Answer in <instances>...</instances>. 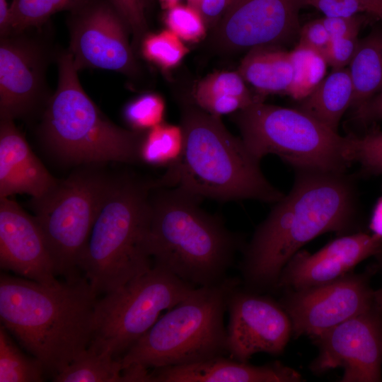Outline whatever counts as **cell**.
I'll list each match as a JSON object with an SVG mask.
<instances>
[{
  "label": "cell",
  "instance_id": "cell-1",
  "mask_svg": "<svg viewBox=\"0 0 382 382\" xmlns=\"http://www.w3.org/2000/svg\"><path fill=\"white\" fill-rule=\"evenodd\" d=\"M293 186L274 203L243 248L241 265L253 291L276 289L285 265L317 236L352 230L359 216L355 180L346 172L296 169Z\"/></svg>",
  "mask_w": 382,
  "mask_h": 382
},
{
  "label": "cell",
  "instance_id": "cell-2",
  "mask_svg": "<svg viewBox=\"0 0 382 382\" xmlns=\"http://www.w3.org/2000/svg\"><path fill=\"white\" fill-rule=\"evenodd\" d=\"M96 296L86 277L46 286L1 273V322L53 378L88 347Z\"/></svg>",
  "mask_w": 382,
  "mask_h": 382
},
{
  "label": "cell",
  "instance_id": "cell-3",
  "mask_svg": "<svg viewBox=\"0 0 382 382\" xmlns=\"http://www.w3.org/2000/svg\"><path fill=\"white\" fill-rule=\"evenodd\" d=\"M201 200L178 186L154 188L146 236L153 264L198 287L224 282L244 248L241 236L200 207Z\"/></svg>",
  "mask_w": 382,
  "mask_h": 382
},
{
  "label": "cell",
  "instance_id": "cell-4",
  "mask_svg": "<svg viewBox=\"0 0 382 382\" xmlns=\"http://www.w3.org/2000/svg\"><path fill=\"white\" fill-rule=\"evenodd\" d=\"M185 144L179 161L155 180L157 187L178 186L218 201L253 199L276 203L284 194L265 177L260 161L220 117L192 102L181 103Z\"/></svg>",
  "mask_w": 382,
  "mask_h": 382
},
{
  "label": "cell",
  "instance_id": "cell-5",
  "mask_svg": "<svg viewBox=\"0 0 382 382\" xmlns=\"http://www.w3.org/2000/svg\"><path fill=\"white\" fill-rule=\"evenodd\" d=\"M154 180L112 175L83 253L80 268L93 289L107 294L149 271L146 247Z\"/></svg>",
  "mask_w": 382,
  "mask_h": 382
},
{
  "label": "cell",
  "instance_id": "cell-6",
  "mask_svg": "<svg viewBox=\"0 0 382 382\" xmlns=\"http://www.w3.org/2000/svg\"><path fill=\"white\" fill-rule=\"evenodd\" d=\"M58 82L42 114L38 134L57 157L71 164L139 163L144 132L112 122L82 88L73 57L60 50Z\"/></svg>",
  "mask_w": 382,
  "mask_h": 382
},
{
  "label": "cell",
  "instance_id": "cell-7",
  "mask_svg": "<svg viewBox=\"0 0 382 382\" xmlns=\"http://www.w3.org/2000/svg\"><path fill=\"white\" fill-rule=\"evenodd\" d=\"M238 278L199 286L158 318L120 358L122 369H149L196 363L228 353L224 313Z\"/></svg>",
  "mask_w": 382,
  "mask_h": 382
},
{
  "label": "cell",
  "instance_id": "cell-8",
  "mask_svg": "<svg viewBox=\"0 0 382 382\" xmlns=\"http://www.w3.org/2000/svg\"><path fill=\"white\" fill-rule=\"evenodd\" d=\"M250 154H274L296 169L346 172L349 135L341 136L298 108L257 101L232 114Z\"/></svg>",
  "mask_w": 382,
  "mask_h": 382
},
{
  "label": "cell",
  "instance_id": "cell-9",
  "mask_svg": "<svg viewBox=\"0 0 382 382\" xmlns=\"http://www.w3.org/2000/svg\"><path fill=\"white\" fill-rule=\"evenodd\" d=\"M112 175L99 164L84 165L44 197L31 200L57 275L80 279V262Z\"/></svg>",
  "mask_w": 382,
  "mask_h": 382
},
{
  "label": "cell",
  "instance_id": "cell-10",
  "mask_svg": "<svg viewBox=\"0 0 382 382\" xmlns=\"http://www.w3.org/2000/svg\"><path fill=\"white\" fill-rule=\"evenodd\" d=\"M195 288L153 264L146 272L97 301L89 346L115 358L124 354L154 325L163 311L173 308Z\"/></svg>",
  "mask_w": 382,
  "mask_h": 382
},
{
  "label": "cell",
  "instance_id": "cell-11",
  "mask_svg": "<svg viewBox=\"0 0 382 382\" xmlns=\"http://www.w3.org/2000/svg\"><path fill=\"white\" fill-rule=\"evenodd\" d=\"M47 24L0 36V119L40 116L52 94L47 71L60 50Z\"/></svg>",
  "mask_w": 382,
  "mask_h": 382
},
{
  "label": "cell",
  "instance_id": "cell-12",
  "mask_svg": "<svg viewBox=\"0 0 382 382\" xmlns=\"http://www.w3.org/2000/svg\"><path fill=\"white\" fill-rule=\"evenodd\" d=\"M68 13L67 50L78 71L99 69L139 76L129 29L110 0H86Z\"/></svg>",
  "mask_w": 382,
  "mask_h": 382
},
{
  "label": "cell",
  "instance_id": "cell-13",
  "mask_svg": "<svg viewBox=\"0 0 382 382\" xmlns=\"http://www.w3.org/2000/svg\"><path fill=\"white\" fill-rule=\"evenodd\" d=\"M369 275L349 273L331 282L289 290L279 303L296 337L316 338L325 331L375 305Z\"/></svg>",
  "mask_w": 382,
  "mask_h": 382
},
{
  "label": "cell",
  "instance_id": "cell-14",
  "mask_svg": "<svg viewBox=\"0 0 382 382\" xmlns=\"http://www.w3.org/2000/svg\"><path fill=\"white\" fill-rule=\"evenodd\" d=\"M313 340L319 349L310 365L314 374L341 367V382L381 381L382 311L376 304Z\"/></svg>",
  "mask_w": 382,
  "mask_h": 382
},
{
  "label": "cell",
  "instance_id": "cell-15",
  "mask_svg": "<svg viewBox=\"0 0 382 382\" xmlns=\"http://www.w3.org/2000/svg\"><path fill=\"white\" fill-rule=\"evenodd\" d=\"M301 0H233L215 27L214 41L223 52L279 46L299 35Z\"/></svg>",
  "mask_w": 382,
  "mask_h": 382
},
{
  "label": "cell",
  "instance_id": "cell-16",
  "mask_svg": "<svg viewBox=\"0 0 382 382\" xmlns=\"http://www.w3.org/2000/svg\"><path fill=\"white\" fill-rule=\"evenodd\" d=\"M228 353L247 362L259 352L280 354L292 334L291 321L280 303L239 285L227 300Z\"/></svg>",
  "mask_w": 382,
  "mask_h": 382
},
{
  "label": "cell",
  "instance_id": "cell-17",
  "mask_svg": "<svg viewBox=\"0 0 382 382\" xmlns=\"http://www.w3.org/2000/svg\"><path fill=\"white\" fill-rule=\"evenodd\" d=\"M382 250V239L365 232L341 235L314 253L296 252L284 267L277 289L300 290L335 281Z\"/></svg>",
  "mask_w": 382,
  "mask_h": 382
},
{
  "label": "cell",
  "instance_id": "cell-18",
  "mask_svg": "<svg viewBox=\"0 0 382 382\" xmlns=\"http://www.w3.org/2000/svg\"><path fill=\"white\" fill-rule=\"evenodd\" d=\"M0 266L46 286L59 284L35 217L8 197H0Z\"/></svg>",
  "mask_w": 382,
  "mask_h": 382
},
{
  "label": "cell",
  "instance_id": "cell-19",
  "mask_svg": "<svg viewBox=\"0 0 382 382\" xmlns=\"http://www.w3.org/2000/svg\"><path fill=\"white\" fill-rule=\"evenodd\" d=\"M58 182L33 152L14 120L0 119V197L25 193L40 199Z\"/></svg>",
  "mask_w": 382,
  "mask_h": 382
},
{
  "label": "cell",
  "instance_id": "cell-20",
  "mask_svg": "<svg viewBox=\"0 0 382 382\" xmlns=\"http://www.w3.org/2000/svg\"><path fill=\"white\" fill-rule=\"evenodd\" d=\"M301 374L276 361L254 366L224 356L153 369L149 382H299Z\"/></svg>",
  "mask_w": 382,
  "mask_h": 382
},
{
  "label": "cell",
  "instance_id": "cell-21",
  "mask_svg": "<svg viewBox=\"0 0 382 382\" xmlns=\"http://www.w3.org/2000/svg\"><path fill=\"white\" fill-rule=\"evenodd\" d=\"M245 83L260 95L286 93L293 76L289 52L279 46H260L248 50L238 70Z\"/></svg>",
  "mask_w": 382,
  "mask_h": 382
},
{
  "label": "cell",
  "instance_id": "cell-22",
  "mask_svg": "<svg viewBox=\"0 0 382 382\" xmlns=\"http://www.w3.org/2000/svg\"><path fill=\"white\" fill-rule=\"evenodd\" d=\"M353 93L348 68L332 69L296 108L337 132L342 117L351 108Z\"/></svg>",
  "mask_w": 382,
  "mask_h": 382
},
{
  "label": "cell",
  "instance_id": "cell-23",
  "mask_svg": "<svg viewBox=\"0 0 382 382\" xmlns=\"http://www.w3.org/2000/svg\"><path fill=\"white\" fill-rule=\"evenodd\" d=\"M348 70L353 86V111L382 89V29L359 40Z\"/></svg>",
  "mask_w": 382,
  "mask_h": 382
},
{
  "label": "cell",
  "instance_id": "cell-24",
  "mask_svg": "<svg viewBox=\"0 0 382 382\" xmlns=\"http://www.w3.org/2000/svg\"><path fill=\"white\" fill-rule=\"evenodd\" d=\"M122 365L107 352L88 346L66 369L55 376L54 382H122Z\"/></svg>",
  "mask_w": 382,
  "mask_h": 382
},
{
  "label": "cell",
  "instance_id": "cell-25",
  "mask_svg": "<svg viewBox=\"0 0 382 382\" xmlns=\"http://www.w3.org/2000/svg\"><path fill=\"white\" fill-rule=\"evenodd\" d=\"M184 144L181 125L162 122L145 132L139 151L141 161L169 167L182 156Z\"/></svg>",
  "mask_w": 382,
  "mask_h": 382
},
{
  "label": "cell",
  "instance_id": "cell-26",
  "mask_svg": "<svg viewBox=\"0 0 382 382\" xmlns=\"http://www.w3.org/2000/svg\"><path fill=\"white\" fill-rule=\"evenodd\" d=\"M289 52L293 76L286 94L300 101L311 94L326 76L328 65L323 55L300 43Z\"/></svg>",
  "mask_w": 382,
  "mask_h": 382
},
{
  "label": "cell",
  "instance_id": "cell-27",
  "mask_svg": "<svg viewBox=\"0 0 382 382\" xmlns=\"http://www.w3.org/2000/svg\"><path fill=\"white\" fill-rule=\"evenodd\" d=\"M9 333L1 324L0 382L43 381L45 371L42 363L22 352Z\"/></svg>",
  "mask_w": 382,
  "mask_h": 382
},
{
  "label": "cell",
  "instance_id": "cell-28",
  "mask_svg": "<svg viewBox=\"0 0 382 382\" xmlns=\"http://www.w3.org/2000/svg\"><path fill=\"white\" fill-rule=\"evenodd\" d=\"M86 1L12 0L9 4L8 33L42 27L57 13L69 12Z\"/></svg>",
  "mask_w": 382,
  "mask_h": 382
},
{
  "label": "cell",
  "instance_id": "cell-29",
  "mask_svg": "<svg viewBox=\"0 0 382 382\" xmlns=\"http://www.w3.org/2000/svg\"><path fill=\"white\" fill-rule=\"evenodd\" d=\"M139 49L145 59L163 69L178 65L189 52L183 41L169 29L149 33L143 38Z\"/></svg>",
  "mask_w": 382,
  "mask_h": 382
},
{
  "label": "cell",
  "instance_id": "cell-30",
  "mask_svg": "<svg viewBox=\"0 0 382 382\" xmlns=\"http://www.w3.org/2000/svg\"><path fill=\"white\" fill-rule=\"evenodd\" d=\"M348 135L352 163L359 166L361 174L382 175V130L373 127L363 134Z\"/></svg>",
  "mask_w": 382,
  "mask_h": 382
},
{
  "label": "cell",
  "instance_id": "cell-31",
  "mask_svg": "<svg viewBox=\"0 0 382 382\" xmlns=\"http://www.w3.org/2000/svg\"><path fill=\"white\" fill-rule=\"evenodd\" d=\"M245 83L238 71H224L211 74L200 81L195 88L192 103L220 96H234L254 101H262L260 98L250 92Z\"/></svg>",
  "mask_w": 382,
  "mask_h": 382
},
{
  "label": "cell",
  "instance_id": "cell-32",
  "mask_svg": "<svg viewBox=\"0 0 382 382\" xmlns=\"http://www.w3.org/2000/svg\"><path fill=\"white\" fill-rule=\"evenodd\" d=\"M165 110V102L160 95L146 93L125 105L123 117L132 129L144 132L163 122Z\"/></svg>",
  "mask_w": 382,
  "mask_h": 382
},
{
  "label": "cell",
  "instance_id": "cell-33",
  "mask_svg": "<svg viewBox=\"0 0 382 382\" xmlns=\"http://www.w3.org/2000/svg\"><path fill=\"white\" fill-rule=\"evenodd\" d=\"M165 22L168 29L183 41L195 42L206 35V24L199 11L187 5L177 4L168 8Z\"/></svg>",
  "mask_w": 382,
  "mask_h": 382
},
{
  "label": "cell",
  "instance_id": "cell-34",
  "mask_svg": "<svg viewBox=\"0 0 382 382\" xmlns=\"http://www.w3.org/2000/svg\"><path fill=\"white\" fill-rule=\"evenodd\" d=\"M302 6H312L327 17H347L362 12L378 17L382 0H301Z\"/></svg>",
  "mask_w": 382,
  "mask_h": 382
},
{
  "label": "cell",
  "instance_id": "cell-35",
  "mask_svg": "<svg viewBox=\"0 0 382 382\" xmlns=\"http://www.w3.org/2000/svg\"><path fill=\"white\" fill-rule=\"evenodd\" d=\"M126 23L132 36V47L139 50L143 38L149 33L145 14L146 0H110Z\"/></svg>",
  "mask_w": 382,
  "mask_h": 382
},
{
  "label": "cell",
  "instance_id": "cell-36",
  "mask_svg": "<svg viewBox=\"0 0 382 382\" xmlns=\"http://www.w3.org/2000/svg\"><path fill=\"white\" fill-rule=\"evenodd\" d=\"M358 34H351L332 39L325 56L328 65L332 69L347 67L356 51Z\"/></svg>",
  "mask_w": 382,
  "mask_h": 382
},
{
  "label": "cell",
  "instance_id": "cell-37",
  "mask_svg": "<svg viewBox=\"0 0 382 382\" xmlns=\"http://www.w3.org/2000/svg\"><path fill=\"white\" fill-rule=\"evenodd\" d=\"M299 37V43L318 52L325 57L331 39L321 18L308 21L301 27Z\"/></svg>",
  "mask_w": 382,
  "mask_h": 382
},
{
  "label": "cell",
  "instance_id": "cell-38",
  "mask_svg": "<svg viewBox=\"0 0 382 382\" xmlns=\"http://www.w3.org/2000/svg\"><path fill=\"white\" fill-rule=\"evenodd\" d=\"M321 20L331 40L351 34H359L364 22L363 17L359 14L347 17L324 16Z\"/></svg>",
  "mask_w": 382,
  "mask_h": 382
},
{
  "label": "cell",
  "instance_id": "cell-39",
  "mask_svg": "<svg viewBox=\"0 0 382 382\" xmlns=\"http://www.w3.org/2000/svg\"><path fill=\"white\" fill-rule=\"evenodd\" d=\"M352 119L358 124L364 125L382 120V89L353 111Z\"/></svg>",
  "mask_w": 382,
  "mask_h": 382
},
{
  "label": "cell",
  "instance_id": "cell-40",
  "mask_svg": "<svg viewBox=\"0 0 382 382\" xmlns=\"http://www.w3.org/2000/svg\"><path fill=\"white\" fill-rule=\"evenodd\" d=\"M228 6V0H200L197 10L207 26L216 27Z\"/></svg>",
  "mask_w": 382,
  "mask_h": 382
},
{
  "label": "cell",
  "instance_id": "cell-41",
  "mask_svg": "<svg viewBox=\"0 0 382 382\" xmlns=\"http://www.w3.org/2000/svg\"><path fill=\"white\" fill-rule=\"evenodd\" d=\"M369 227L373 235L382 239V195L374 206Z\"/></svg>",
  "mask_w": 382,
  "mask_h": 382
},
{
  "label": "cell",
  "instance_id": "cell-42",
  "mask_svg": "<svg viewBox=\"0 0 382 382\" xmlns=\"http://www.w3.org/2000/svg\"><path fill=\"white\" fill-rule=\"evenodd\" d=\"M9 4L7 0H0V32H6L9 28Z\"/></svg>",
  "mask_w": 382,
  "mask_h": 382
},
{
  "label": "cell",
  "instance_id": "cell-43",
  "mask_svg": "<svg viewBox=\"0 0 382 382\" xmlns=\"http://www.w3.org/2000/svg\"><path fill=\"white\" fill-rule=\"evenodd\" d=\"M379 261V265L382 270V250L376 255ZM374 298L376 306L382 311V286L374 292Z\"/></svg>",
  "mask_w": 382,
  "mask_h": 382
},
{
  "label": "cell",
  "instance_id": "cell-44",
  "mask_svg": "<svg viewBox=\"0 0 382 382\" xmlns=\"http://www.w3.org/2000/svg\"><path fill=\"white\" fill-rule=\"evenodd\" d=\"M178 1L179 0H161L168 8L177 5Z\"/></svg>",
  "mask_w": 382,
  "mask_h": 382
},
{
  "label": "cell",
  "instance_id": "cell-45",
  "mask_svg": "<svg viewBox=\"0 0 382 382\" xmlns=\"http://www.w3.org/2000/svg\"><path fill=\"white\" fill-rule=\"evenodd\" d=\"M200 0H187V4L197 9Z\"/></svg>",
  "mask_w": 382,
  "mask_h": 382
},
{
  "label": "cell",
  "instance_id": "cell-46",
  "mask_svg": "<svg viewBox=\"0 0 382 382\" xmlns=\"http://www.w3.org/2000/svg\"><path fill=\"white\" fill-rule=\"evenodd\" d=\"M378 18H379L381 19V21H382V10H381V13H380Z\"/></svg>",
  "mask_w": 382,
  "mask_h": 382
},
{
  "label": "cell",
  "instance_id": "cell-47",
  "mask_svg": "<svg viewBox=\"0 0 382 382\" xmlns=\"http://www.w3.org/2000/svg\"><path fill=\"white\" fill-rule=\"evenodd\" d=\"M233 0H228L229 4L231 3Z\"/></svg>",
  "mask_w": 382,
  "mask_h": 382
}]
</instances>
